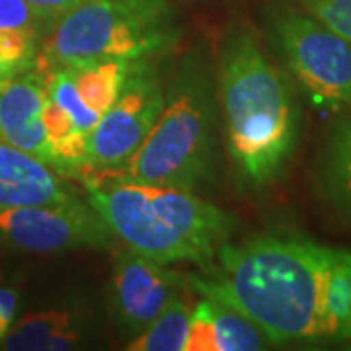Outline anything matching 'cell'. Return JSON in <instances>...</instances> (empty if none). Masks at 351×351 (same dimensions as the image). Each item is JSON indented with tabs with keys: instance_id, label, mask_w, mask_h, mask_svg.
Masks as SVG:
<instances>
[{
	"instance_id": "cell-13",
	"label": "cell",
	"mask_w": 351,
	"mask_h": 351,
	"mask_svg": "<svg viewBox=\"0 0 351 351\" xmlns=\"http://www.w3.org/2000/svg\"><path fill=\"white\" fill-rule=\"evenodd\" d=\"M184 283L193 291H197L207 302L211 318H213L219 351H256L271 346V341L263 334L262 328L258 326L248 314L242 313L217 291L203 285L199 277L188 276Z\"/></svg>"
},
{
	"instance_id": "cell-3",
	"label": "cell",
	"mask_w": 351,
	"mask_h": 351,
	"mask_svg": "<svg viewBox=\"0 0 351 351\" xmlns=\"http://www.w3.org/2000/svg\"><path fill=\"white\" fill-rule=\"evenodd\" d=\"M217 168V98L207 64L188 55L164 90V106L149 137L113 180L197 191Z\"/></svg>"
},
{
	"instance_id": "cell-6",
	"label": "cell",
	"mask_w": 351,
	"mask_h": 351,
	"mask_svg": "<svg viewBox=\"0 0 351 351\" xmlns=\"http://www.w3.org/2000/svg\"><path fill=\"white\" fill-rule=\"evenodd\" d=\"M115 234L90 201L71 197L0 209V242L29 254L104 250Z\"/></svg>"
},
{
	"instance_id": "cell-17",
	"label": "cell",
	"mask_w": 351,
	"mask_h": 351,
	"mask_svg": "<svg viewBox=\"0 0 351 351\" xmlns=\"http://www.w3.org/2000/svg\"><path fill=\"white\" fill-rule=\"evenodd\" d=\"M189 314L191 311L180 297L176 295L172 301L164 306L158 316L141 330L127 350L133 351H186L188 339Z\"/></svg>"
},
{
	"instance_id": "cell-18",
	"label": "cell",
	"mask_w": 351,
	"mask_h": 351,
	"mask_svg": "<svg viewBox=\"0 0 351 351\" xmlns=\"http://www.w3.org/2000/svg\"><path fill=\"white\" fill-rule=\"evenodd\" d=\"M0 32H27L43 39L49 25L25 0H0Z\"/></svg>"
},
{
	"instance_id": "cell-19",
	"label": "cell",
	"mask_w": 351,
	"mask_h": 351,
	"mask_svg": "<svg viewBox=\"0 0 351 351\" xmlns=\"http://www.w3.org/2000/svg\"><path fill=\"white\" fill-rule=\"evenodd\" d=\"M301 6L341 38L351 41V0H301Z\"/></svg>"
},
{
	"instance_id": "cell-8",
	"label": "cell",
	"mask_w": 351,
	"mask_h": 351,
	"mask_svg": "<svg viewBox=\"0 0 351 351\" xmlns=\"http://www.w3.org/2000/svg\"><path fill=\"white\" fill-rule=\"evenodd\" d=\"M86 188L90 205L125 246L166 265L201 263L197 252L156 211L138 184L88 180Z\"/></svg>"
},
{
	"instance_id": "cell-10",
	"label": "cell",
	"mask_w": 351,
	"mask_h": 351,
	"mask_svg": "<svg viewBox=\"0 0 351 351\" xmlns=\"http://www.w3.org/2000/svg\"><path fill=\"white\" fill-rule=\"evenodd\" d=\"M43 75L25 71L4 82L0 86V138L36 156L53 170V156L43 125Z\"/></svg>"
},
{
	"instance_id": "cell-14",
	"label": "cell",
	"mask_w": 351,
	"mask_h": 351,
	"mask_svg": "<svg viewBox=\"0 0 351 351\" xmlns=\"http://www.w3.org/2000/svg\"><path fill=\"white\" fill-rule=\"evenodd\" d=\"M318 188L336 213L351 219V115L328 135L318 162Z\"/></svg>"
},
{
	"instance_id": "cell-22",
	"label": "cell",
	"mask_w": 351,
	"mask_h": 351,
	"mask_svg": "<svg viewBox=\"0 0 351 351\" xmlns=\"http://www.w3.org/2000/svg\"><path fill=\"white\" fill-rule=\"evenodd\" d=\"M16 308H18V291L0 285V343L14 324Z\"/></svg>"
},
{
	"instance_id": "cell-24",
	"label": "cell",
	"mask_w": 351,
	"mask_h": 351,
	"mask_svg": "<svg viewBox=\"0 0 351 351\" xmlns=\"http://www.w3.org/2000/svg\"><path fill=\"white\" fill-rule=\"evenodd\" d=\"M4 281V274H2V269H0V283Z\"/></svg>"
},
{
	"instance_id": "cell-1",
	"label": "cell",
	"mask_w": 351,
	"mask_h": 351,
	"mask_svg": "<svg viewBox=\"0 0 351 351\" xmlns=\"http://www.w3.org/2000/svg\"><path fill=\"white\" fill-rule=\"evenodd\" d=\"M330 260L332 246L295 232H267L226 242L207 277H197L248 314L276 346L328 341Z\"/></svg>"
},
{
	"instance_id": "cell-16",
	"label": "cell",
	"mask_w": 351,
	"mask_h": 351,
	"mask_svg": "<svg viewBox=\"0 0 351 351\" xmlns=\"http://www.w3.org/2000/svg\"><path fill=\"white\" fill-rule=\"evenodd\" d=\"M328 341H351V250L332 246L326 293Z\"/></svg>"
},
{
	"instance_id": "cell-7",
	"label": "cell",
	"mask_w": 351,
	"mask_h": 351,
	"mask_svg": "<svg viewBox=\"0 0 351 351\" xmlns=\"http://www.w3.org/2000/svg\"><path fill=\"white\" fill-rule=\"evenodd\" d=\"M164 106V86L147 59L131 64L125 86L88 137L86 170L115 172L149 137Z\"/></svg>"
},
{
	"instance_id": "cell-21",
	"label": "cell",
	"mask_w": 351,
	"mask_h": 351,
	"mask_svg": "<svg viewBox=\"0 0 351 351\" xmlns=\"http://www.w3.org/2000/svg\"><path fill=\"white\" fill-rule=\"evenodd\" d=\"M25 2L47 22L51 29V25L55 24L61 16L71 12L73 8H76L84 0H25Z\"/></svg>"
},
{
	"instance_id": "cell-15",
	"label": "cell",
	"mask_w": 351,
	"mask_h": 351,
	"mask_svg": "<svg viewBox=\"0 0 351 351\" xmlns=\"http://www.w3.org/2000/svg\"><path fill=\"white\" fill-rule=\"evenodd\" d=\"M133 63L135 61H94L64 69L82 101L101 117L121 94Z\"/></svg>"
},
{
	"instance_id": "cell-23",
	"label": "cell",
	"mask_w": 351,
	"mask_h": 351,
	"mask_svg": "<svg viewBox=\"0 0 351 351\" xmlns=\"http://www.w3.org/2000/svg\"><path fill=\"white\" fill-rule=\"evenodd\" d=\"M20 75H22V73H20ZM12 76H16L12 71H10L8 66H4V64L0 63V86H2L4 82H8V80H10Z\"/></svg>"
},
{
	"instance_id": "cell-9",
	"label": "cell",
	"mask_w": 351,
	"mask_h": 351,
	"mask_svg": "<svg viewBox=\"0 0 351 351\" xmlns=\"http://www.w3.org/2000/svg\"><path fill=\"white\" fill-rule=\"evenodd\" d=\"M184 285V277L166 263L123 246L115 252L112 269V304L119 324L129 334L141 330L158 316L176 297V289Z\"/></svg>"
},
{
	"instance_id": "cell-12",
	"label": "cell",
	"mask_w": 351,
	"mask_h": 351,
	"mask_svg": "<svg viewBox=\"0 0 351 351\" xmlns=\"http://www.w3.org/2000/svg\"><path fill=\"white\" fill-rule=\"evenodd\" d=\"M90 332L86 313L76 308H51L32 313L16 320L0 350L6 351H64L76 350Z\"/></svg>"
},
{
	"instance_id": "cell-20",
	"label": "cell",
	"mask_w": 351,
	"mask_h": 351,
	"mask_svg": "<svg viewBox=\"0 0 351 351\" xmlns=\"http://www.w3.org/2000/svg\"><path fill=\"white\" fill-rule=\"evenodd\" d=\"M186 351H219L213 318H211L205 299L197 302L189 314Z\"/></svg>"
},
{
	"instance_id": "cell-11",
	"label": "cell",
	"mask_w": 351,
	"mask_h": 351,
	"mask_svg": "<svg viewBox=\"0 0 351 351\" xmlns=\"http://www.w3.org/2000/svg\"><path fill=\"white\" fill-rule=\"evenodd\" d=\"M75 197L57 172L0 138V209L38 205Z\"/></svg>"
},
{
	"instance_id": "cell-4",
	"label": "cell",
	"mask_w": 351,
	"mask_h": 351,
	"mask_svg": "<svg viewBox=\"0 0 351 351\" xmlns=\"http://www.w3.org/2000/svg\"><path fill=\"white\" fill-rule=\"evenodd\" d=\"M180 38L170 0H84L41 39L38 61L47 69L94 61H141Z\"/></svg>"
},
{
	"instance_id": "cell-2",
	"label": "cell",
	"mask_w": 351,
	"mask_h": 351,
	"mask_svg": "<svg viewBox=\"0 0 351 351\" xmlns=\"http://www.w3.org/2000/svg\"><path fill=\"white\" fill-rule=\"evenodd\" d=\"M219 101L228 156L240 189L276 182L299 143L301 108L287 75L246 25L228 29L219 49Z\"/></svg>"
},
{
	"instance_id": "cell-5",
	"label": "cell",
	"mask_w": 351,
	"mask_h": 351,
	"mask_svg": "<svg viewBox=\"0 0 351 351\" xmlns=\"http://www.w3.org/2000/svg\"><path fill=\"white\" fill-rule=\"evenodd\" d=\"M263 36L316 108L351 106V41L302 6L271 0L263 8Z\"/></svg>"
}]
</instances>
